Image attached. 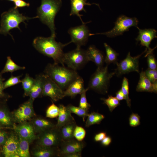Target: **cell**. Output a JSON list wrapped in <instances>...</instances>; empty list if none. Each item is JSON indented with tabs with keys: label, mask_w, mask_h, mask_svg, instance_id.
I'll return each mask as SVG.
<instances>
[{
	"label": "cell",
	"mask_w": 157,
	"mask_h": 157,
	"mask_svg": "<svg viewBox=\"0 0 157 157\" xmlns=\"http://www.w3.org/2000/svg\"><path fill=\"white\" fill-rule=\"evenodd\" d=\"M55 38L51 35L48 38L37 37L34 39L33 44L39 52L52 58L54 63L61 64L64 66L63 61L64 53L63 49L67 44L56 42Z\"/></svg>",
	"instance_id": "1"
},
{
	"label": "cell",
	"mask_w": 157,
	"mask_h": 157,
	"mask_svg": "<svg viewBox=\"0 0 157 157\" xmlns=\"http://www.w3.org/2000/svg\"><path fill=\"white\" fill-rule=\"evenodd\" d=\"M44 72L54 81L63 90L74 80L80 76L76 71L58 64L49 63Z\"/></svg>",
	"instance_id": "2"
},
{
	"label": "cell",
	"mask_w": 157,
	"mask_h": 157,
	"mask_svg": "<svg viewBox=\"0 0 157 157\" xmlns=\"http://www.w3.org/2000/svg\"><path fill=\"white\" fill-rule=\"evenodd\" d=\"M61 5L60 0H41V5L37 9L38 18L49 27L51 35L55 37L54 19Z\"/></svg>",
	"instance_id": "3"
},
{
	"label": "cell",
	"mask_w": 157,
	"mask_h": 157,
	"mask_svg": "<svg viewBox=\"0 0 157 157\" xmlns=\"http://www.w3.org/2000/svg\"><path fill=\"white\" fill-rule=\"evenodd\" d=\"M1 17L0 34L5 35L8 34L12 38V36L9 33L10 30L15 28L20 30L19 25L21 23L24 22L26 25L25 21L38 18V16L33 17L25 16L20 13L17 8L15 7L3 13Z\"/></svg>",
	"instance_id": "4"
},
{
	"label": "cell",
	"mask_w": 157,
	"mask_h": 157,
	"mask_svg": "<svg viewBox=\"0 0 157 157\" xmlns=\"http://www.w3.org/2000/svg\"><path fill=\"white\" fill-rule=\"evenodd\" d=\"M115 74L114 72H108V65L97 67L91 76L87 88L88 90H92L101 94L106 93L110 80Z\"/></svg>",
	"instance_id": "5"
},
{
	"label": "cell",
	"mask_w": 157,
	"mask_h": 157,
	"mask_svg": "<svg viewBox=\"0 0 157 157\" xmlns=\"http://www.w3.org/2000/svg\"><path fill=\"white\" fill-rule=\"evenodd\" d=\"M139 21L135 17H130L122 15L119 16L115 23L113 28L108 31L95 34H90V36L95 35H103L110 38L122 35L131 27H138Z\"/></svg>",
	"instance_id": "6"
},
{
	"label": "cell",
	"mask_w": 157,
	"mask_h": 157,
	"mask_svg": "<svg viewBox=\"0 0 157 157\" xmlns=\"http://www.w3.org/2000/svg\"><path fill=\"white\" fill-rule=\"evenodd\" d=\"M63 61L68 68L76 71L88 62L86 50L76 47L67 53H64Z\"/></svg>",
	"instance_id": "7"
},
{
	"label": "cell",
	"mask_w": 157,
	"mask_h": 157,
	"mask_svg": "<svg viewBox=\"0 0 157 157\" xmlns=\"http://www.w3.org/2000/svg\"><path fill=\"white\" fill-rule=\"evenodd\" d=\"M37 144L58 147L63 139L59 128L56 126L47 129L37 135Z\"/></svg>",
	"instance_id": "8"
},
{
	"label": "cell",
	"mask_w": 157,
	"mask_h": 157,
	"mask_svg": "<svg viewBox=\"0 0 157 157\" xmlns=\"http://www.w3.org/2000/svg\"><path fill=\"white\" fill-rule=\"evenodd\" d=\"M145 52V50L141 54L132 57L129 52L124 59L116 64L117 67L114 72L115 75L119 77L132 72L139 73V60L141 55Z\"/></svg>",
	"instance_id": "9"
},
{
	"label": "cell",
	"mask_w": 157,
	"mask_h": 157,
	"mask_svg": "<svg viewBox=\"0 0 157 157\" xmlns=\"http://www.w3.org/2000/svg\"><path fill=\"white\" fill-rule=\"evenodd\" d=\"M42 96L50 97L55 102L64 98L63 91L48 76L42 74Z\"/></svg>",
	"instance_id": "10"
},
{
	"label": "cell",
	"mask_w": 157,
	"mask_h": 157,
	"mask_svg": "<svg viewBox=\"0 0 157 157\" xmlns=\"http://www.w3.org/2000/svg\"><path fill=\"white\" fill-rule=\"evenodd\" d=\"M34 101L29 98L12 113L15 123H19L30 120L35 115L33 107Z\"/></svg>",
	"instance_id": "11"
},
{
	"label": "cell",
	"mask_w": 157,
	"mask_h": 157,
	"mask_svg": "<svg viewBox=\"0 0 157 157\" xmlns=\"http://www.w3.org/2000/svg\"><path fill=\"white\" fill-rule=\"evenodd\" d=\"M68 32L70 35L71 40L67 44L73 42L76 45V47H81L86 44L90 36L89 30L85 24L71 27Z\"/></svg>",
	"instance_id": "12"
},
{
	"label": "cell",
	"mask_w": 157,
	"mask_h": 157,
	"mask_svg": "<svg viewBox=\"0 0 157 157\" xmlns=\"http://www.w3.org/2000/svg\"><path fill=\"white\" fill-rule=\"evenodd\" d=\"M12 130L17 135L27 140L30 144L37 139V135L31 121L25 122L17 124H15Z\"/></svg>",
	"instance_id": "13"
},
{
	"label": "cell",
	"mask_w": 157,
	"mask_h": 157,
	"mask_svg": "<svg viewBox=\"0 0 157 157\" xmlns=\"http://www.w3.org/2000/svg\"><path fill=\"white\" fill-rule=\"evenodd\" d=\"M137 28L139 30V32L135 40L137 42H140L141 46L146 47L145 51L146 54L145 57L149 54L153 53L155 49L151 48L150 45L152 41L157 37V31L153 28L141 29L138 27Z\"/></svg>",
	"instance_id": "14"
},
{
	"label": "cell",
	"mask_w": 157,
	"mask_h": 157,
	"mask_svg": "<svg viewBox=\"0 0 157 157\" xmlns=\"http://www.w3.org/2000/svg\"><path fill=\"white\" fill-rule=\"evenodd\" d=\"M85 146L82 141L77 140L75 138L62 142L58 147V156L63 154L73 153H81Z\"/></svg>",
	"instance_id": "15"
},
{
	"label": "cell",
	"mask_w": 157,
	"mask_h": 157,
	"mask_svg": "<svg viewBox=\"0 0 157 157\" xmlns=\"http://www.w3.org/2000/svg\"><path fill=\"white\" fill-rule=\"evenodd\" d=\"M10 133L8 138L1 147L2 156L5 157H19L17 153L18 136L17 134Z\"/></svg>",
	"instance_id": "16"
},
{
	"label": "cell",
	"mask_w": 157,
	"mask_h": 157,
	"mask_svg": "<svg viewBox=\"0 0 157 157\" xmlns=\"http://www.w3.org/2000/svg\"><path fill=\"white\" fill-rule=\"evenodd\" d=\"M15 124L12 113L8 109L6 102H0V128L12 129Z\"/></svg>",
	"instance_id": "17"
},
{
	"label": "cell",
	"mask_w": 157,
	"mask_h": 157,
	"mask_svg": "<svg viewBox=\"0 0 157 157\" xmlns=\"http://www.w3.org/2000/svg\"><path fill=\"white\" fill-rule=\"evenodd\" d=\"M137 92H145L156 93L157 83H153L146 76L142 70L140 73L139 80L136 88Z\"/></svg>",
	"instance_id": "18"
},
{
	"label": "cell",
	"mask_w": 157,
	"mask_h": 157,
	"mask_svg": "<svg viewBox=\"0 0 157 157\" xmlns=\"http://www.w3.org/2000/svg\"><path fill=\"white\" fill-rule=\"evenodd\" d=\"M85 89L83 80L80 76L72 81L63 91L64 97L74 98L77 95L80 94Z\"/></svg>",
	"instance_id": "19"
},
{
	"label": "cell",
	"mask_w": 157,
	"mask_h": 157,
	"mask_svg": "<svg viewBox=\"0 0 157 157\" xmlns=\"http://www.w3.org/2000/svg\"><path fill=\"white\" fill-rule=\"evenodd\" d=\"M88 61H92L95 63L97 67L103 66L105 57L102 52L94 46H90L86 50Z\"/></svg>",
	"instance_id": "20"
},
{
	"label": "cell",
	"mask_w": 157,
	"mask_h": 157,
	"mask_svg": "<svg viewBox=\"0 0 157 157\" xmlns=\"http://www.w3.org/2000/svg\"><path fill=\"white\" fill-rule=\"evenodd\" d=\"M58 147H47L38 144L32 152L33 156L35 157L58 156Z\"/></svg>",
	"instance_id": "21"
},
{
	"label": "cell",
	"mask_w": 157,
	"mask_h": 157,
	"mask_svg": "<svg viewBox=\"0 0 157 157\" xmlns=\"http://www.w3.org/2000/svg\"><path fill=\"white\" fill-rule=\"evenodd\" d=\"M36 133L39 134L47 129L56 126L50 121L44 118L38 117L30 120Z\"/></svg>",
	"instance_id": "22"
},
{
	"label": "cell",
	"mask_w": 157,
	"mask_h": 157,
	"mask_svg": "<svg viewBox=\"0 0 157 157\" xmlns=\"http://www.w3.org/2000/svg\"><path fill=\"white\" fill-rule=\"evenodd\" d=\"M59 112L56 126L60 128L65 124L75 120L70 111L63 105H59Z\"/></svg>",
	"instance_id": "23"
},
{
	"label": "cell",
	"mask_w": 157,
	"mask_h": 157,
	"mask_svg": "<svg viewBox=\"0 0 157 157\" xmlns=\"http://www.w3.org/2000/svg\"><path fill=\"white\" fill-rule=\"evenodd\" d=\"M71 9L70 14V16L76 15L79 17L83 24H85L88 23L84 22L82 20L81 16L82 15L79 14L80 12L83 11L86 12L84 7L86 5L90 6L93 4H95L99 7V5L96 3H90L86 2V0H71Z\"/></svg>",
	"instance_id": "24"
},
{
	"label": "cell",
	"mask_w": 157,
	"mask_h": 157,
	"mask_svg": "<svg viewBox=\"0 0 157 157\" xmlns=\"http://www.w3.org/2000/svg\"><path fill=\"white\" fill-rule=\"evenodd\" d=\"M42 74L37 75L34 78V82L28 96L33 100L42 96Z\"/></svg>",
	"instance_id": "25"
},
{
	"label": "cell",
	"mask_w": 157,
	"mask_h": 157,
	"mask_svg": "<svg viewBox=\"0 0 157 157\" xmlns=\"http://www.w3.org/2000/svg\"><path fill=\"white\" fill-rule=\"evenodd\" d=\"M76 125V122L74 120L65 124L59 128L63 140H67L74 138L73 133Z\"/></svg>",
	"instance_id": "26"
},
{
	"label": "cell",
	"mask_w": 157,
	"mask_h": 157,
	"mask_svg": "<svg viewBox=\"0 0 157 157\" xmlns=\"http://www.w3.org/2000/svg\"><path fill=\"white\" fill-rule=\"evenodd\" d=\"M106 52L104 62L107 65L111 63L116 64L118 62L119 54L106 43H104Z\"/></svg>",
	"instance_id": "27"
},
{
	"label": "cell",
	"mask_w": 157,
	"mask_h": 157,
	"mask_svg": "<svg viewBox=\"0 0 157 157\" xmlns=\"http://www.w3.org/2000/svg\"><path fill=\"white\" fill-rule=\"evenodd\" d=\"M18 136V144L17 153L19 157H30L31 156L29 150L30 143L26 139Z\"/></svg>",
	"instance_id": "28"
},
{
	"label": "cell",
	"mask_w": 157,
	"mask_h": 157,
	"mask_svg": "<svg viewBox=\"0 0 157 157\" xmlns=\"http://www.w3.org/2000/svg\"><path fill=\"white\" fill-rule=\"evenodd\" d=\"M24 66H20L15 63L12 59L10 56L7 57V59L5 66L3 69L0 72V74H2L6 72H10L12 74L16 71L25 69Z\"/></svg>",
	"instance_id": "29"
},
{
	"label": "cell",
	"mask_w": 157,
	"mask_h": 157,
	"mask_svg": "<svg viewBox=\"0 0 157 157\" xmlns=\"http://www.w3.org/2000/svg\"><path fill=\"white\" fill-rule=\"evenodd\" d=\"M87 117L88 118L85 123V126L86 127L94 124H99L105 118L103 115L94 112L88 114Z\"/></svg>",
	"instance_id": "30"
},
{
	"label": "cell",
	"mask_w": 157,
	"mask_h": 157,
	"mask_svg": "<svg viewBox=\"0 0 157 157\" xmlns=\"http://www.w3.org/2000/svg\"><path fill=\"white\" fill-rule=\"evenodd\" d=\"M34 82V78L26 74L24 78L21 80L22 86L24 90V97L28 96L30 90Z\"/></svg>",
	"instance_id": "31"
},
{
	"label": "cell",
	"mask_w": 157,
	"mask_h": 157,
	"mask_svg": "<svg viewBox=\"0 0 157 157\" xmlns=\"http://www.w3.org/2000/svg\"><path fill=\"white\" fill-rule=\"evenodd\" d=\"M101 99L103 101L104 103L108 106L109 110L111 112L116 107L120 105L119 101L115 97L111 95H108L107 98H101Z\"/></svg>",
	"instance_id": "32"
},
{
	"label": "cell",
	"mask_w": 157,
	"mask_h": 157,
	"mask_svg": "<svg viewBox=\"0 0 157 157\" xmlns=\"http://www.w3.org/2000/svg\"><path fill=\"white\" fill-rule=\"evenodd\" d=\"M71 113L75 114L79 117H81L83 121H85V118L87 116L88 110L83 109L79 107H76L71 104L68 105L66 106Z\"/></svg>",
	"instance_id": "33"
},
{
	"label": "cell",
	"mask_w": 157,
	"mask_h": 157,
	"mask_svg": "<svg viewBox=\"0 0 157 157\" xmlns=\"http://www.w3.org/2000/svg\"><path fill=\"white\" fill-rule=\"evenodd\" d=\"M125 97V100L126 101L128 106H131V99L129 96V87L128 79L124 77L123 79L121 89Z\"/></svg>",
	"instance_id": "34"
},
{
	"label": "cell",
	"mask_w": 157,
	"mask_h": 157,
	"mask_svg": "<svg viewBox=\"0 0 157 157\" xmlns=\"http://www.w3.org/2000/svg\"><path fill=\"white\" fill-rule=\"evenodd\" d=\"M59 112V107L53 102L46 110V117L49 118H56L58 117Z\"/></svg>",
	"instance_id": "35"
},
{
	"label": "cell",
	"mask_w": 157,
	"mask_h": 157,
	"mask_svg": "<svg viewBox=\"0 0 157 157\" xmlns=\"http://www.w3.org/2000/svg\"><path fill=\"white\" fill-rule=\"evenodd\" d=\"M22 76L21 75L14 76L12 75L10 78L3 82V86L4 89L21 83V80L20 78Z\"/></svg>",
	"instance_id": "36"
},
{
	"label": "cell",
	"mask_w": 157,
	"mask_h": 157,
	"mask_svg": "<svg viewBox=\"0 0 157 157\" xmlns=\"http://www.w3.org/2000/svg\"><path fill=\"white\" fill-rule=\"evenodd\" d=\"M86 135V131L82 127L76 125L74 129L73 136L77 140L81 141L83 140Z\"/></svg>",
	"instance_id": "37"
},
{
	"label": "cell",
	"mask_w": 157,
	"mask_h": 157,
	"mask_svg": "<svg viewBox=\"0 0 157 157\" xmlns=\"http://www.w3.org/2000/svg\"><path fill=\"white\" fill-rule=\"evenodd\" d=\"M88 90V88L85 89L80 94L81 97L79 106L80 107L87 110H88L91 106L88 103L86 97V92Z\"/></svg>",
	"instance_id": "38"
},
{
	"label": "cell",
	"mask_w": 157,
	"mask_h": 157,
	"mask_svg": "<svg viewBox=\"0 0 157 157\" xmlns=\"http://www.w3.org/2000/svg\"><path fill=\"white\" fill-rule=\"evenodd\" d=\"M5 79L0 74V102H6L10 96L4 92L3 83Z\"/></svg>",
	"instance_id": "39"
},
{
	"label": "cell",
	"mask_w": 157,
	"mask_h": 157,
	"mask_svg": "<svg viewBox=\"0 0 157 157\" xmlns=\"http://www.w3.org/2000/svg\"><path fill=\"white\" fill-rule=\"evenodd\" d=\"M147 60L148 68L152 70H156L157 64L156 59L153 53L147 55Z\"/></svg>",
	"instance_id": "40"
},
{
	"label": "cell",
	"mask_w": 157,
	"mask_h": 157,
	"mask_svg": "<svg viewBox=\"0 0 157 157\" xmlns=\"http://www.w3.org/2000/svg\"><path fill=\"white\" fill-rule=\"evenodd\" d=\"M147 77L153 83H157V71L148 68L144 72Z\"/></svg>",
	"instance_id": "41"
},
{
	"label": "cell",
	"mask_w": 157,
	"mask_h": 157,
	"mask_svg": "<svg viewBox=\"0 0 157 157\" xmlns=\"http://www.w3.org/2000/svg\"><path fill=\"white\" fill-rule=\"evenodd\" d=\"M129 122L131 126H137L140 124V117L138 114L132 113L129 117Z\"/></svg>",
	"instance_id": "42"
},
{
	"label": "cell",
	"mask_w": 157,
	"mask_h": 157,
	"mask_svg": "<svg viewBox=\"0 0 157 157\" xmlns=\"http://www.w3.org/2000/svg\"><path fill=\"white\" fill-rule=\"evenodd\" d=\"M6 129L0 128V147L1 148L9 135L10 133L8 132Z\"/></svg>",
	"instance_id": "43"
},
{
	"label": "cell",
	"mask_w": 157,
	"mask_h": 157,
	"mask_svg": "<svg viewBox=\"0 0 157 157\" xmlns=\"http://www.w3.org/2000/svg\"><path fill=\"white\" fill-rule=\"evenodd\" d=\"M15 5V7L17 8L19 7H22L29 6L30 4L23 0H15L14 1Z\"/></svg>",
	"instance_id": "44"
},
{
	"label": "cell",
	"mask_w": 157,
	"mask_h": 157,
	"mask_svg": "<svg viewBox=\"0 0 157 157\" xmlns=\"http://www.w3.org/2000/svg\"><path fill=\"white\" fill-rule=\"evenodd\" d=\"M106 136V132H101L96 134L94 136V140L96 142L101 141Z\"/></svg>",
	"instance_id": "45"
},
{
	"label": "cell",
	"mask_w": 157,
	"mask_h": 157,
	"mask_svg": "<svg viewBox=\"0 0 157 157\" xmlns=\"http://www.w3.org/2000/svg\"><path fill=\"white\" fill-rule=\"evenodd\" d=\"M112 142V139L109 136H106L101 141V144L104 146H108Z\"/></svg>",
	"instance_id": "46"
},
{
	"label": "cell",
	"mask_w": 157,
	"mask_h": 157,
	"mask_svg": "<svg viewBox=\"0 0 157 157\" xmlns=\"http://www.w3.org/2000/svg\"><path fill=\"white\" fill-rule=\"evenodd\" d=\"M116 98L119 101L125 99V97L121 89L116 93Z\"/></svg>",
	"instance_id": "47"
},
{
	"label": "cell",
	"mask_w": 157,
	"mask_h": 157,
	"mask_svg": "<svg viewBox=\"0 0 157 157\" xmlns=\"http://www.w3.org/2000/svg\"><path fill=\"white\" fill-rule=\"evenodd\" d=\"M81 153H73L66 154L61 155L62 157H81Z\"/></svg>",
	"instance_id": "48"
},
{
	"label": "cell",
	"mask_w": 157,
	"mask_h": 157,
	"mask_svg": "<svg viewBox=\"0 0 157 157\" xmlns=\"http://www.w3.org/2000/svg\"><path fill=\"white\" fill-rule=\"evenodd\" d=\"M2 156V152H1V148L0 147V156Z\"/></svg>",
	"instance_id": "49"
},
{
	"label": "cell",
	"mask_w": 157,
	"mask_h": 157,
	"mask_svg": "<svg viewBox=\"0 0 157 157\" xmlns=\"http://www.w3.org/2000/svg\"><path fill=\"white\" fill-rule=\"evenodd\" d=\"M8 0V1H13L15 0Z\"/></svg>",
	"instance_id": "50"
}]
</instances>
